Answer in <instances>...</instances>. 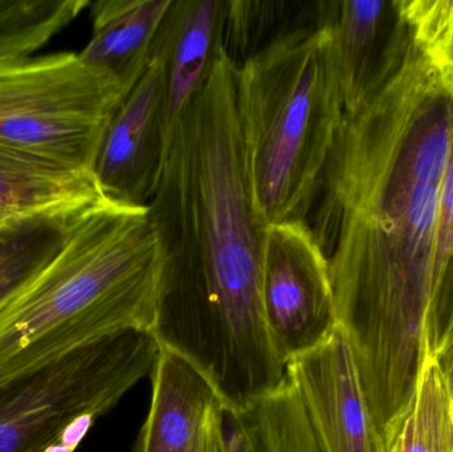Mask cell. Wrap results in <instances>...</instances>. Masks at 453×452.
Returning a JSON list of instances; mask_svg holds the SVG:
<instances>
[{
	"label": "cell",
	"mask_w": 453,
	"mask_h": 452,
	"mask_svg": "<svg viewBox=\"0 0 453 452\" xmlns=\"http://www.w3.org/2000/svg\"><path fill=\"white\" fill-rule=\"evenodd\" d=\"M452 129L453 81L409 31L388 79L359 111L343 113L314 199L311 227L329 263L337 328L383 440L409 410L428 358L434 236Z\"/></svg>",
	"instance_id": "obj_1"
},
{
	"label": "cell",
	"mask_w": 453,
	"mask_h": 452,
	"mask_svg": "<svg viewBox=\"0 0 453 452\" xmlns=\"http://www.w3.org/2000/svg\"><path fill=\"white\" fill-rule=\"evenodd\" d=\"M223 50L175 127L149 204L164 251L151 333L193 366L226 411L285 379L264 318L265 227L253 209L234 87Z\"/></svg>",
	"instance_id": "obj_2"
},
{
	"label": "cell",
	"mask_w": 453,
	"mask_h": 452,
	"mask_svg": "<svg viewBox=\"0 0 453 452\" xmlns=\"http://www.w3.org/2000/svg\"><path fill=\"white\" fill-rule=\"evenodd\" d=\"M164 268L150 209L96 199L0 303V385L130 329L151 332Z\"/></svg>",
	"instance_id": "obj_3"
},
{
	"label": "cell",
	"mask_w": 453,
	"mask_h": 452,
	"mask_svg": "<svg viewBox=\"0 0 453 452\" xmlns=\"http://www.w3.org/2000/svg\"><path fill=\"white\" fill-rule=\"evenodd\" d=\"M234 87L258 222H308L345 113L329 27L282 34L236 66Z\"/></svg>",
	"instance_id": "obj_4"
},
{
	"label": "cell",
	"mask_w": 453,
	"mask_h": 452,
	"mask_svg": "<svg viewBox=\"0 0 453 452\" xmlns=\"http://www.w3.org/2000/svg\"><path fill=\"white\" fill-rule=\"evenodd\" d=\"M161 347L130 329L0 385V452H76L93 425L156 369Z\"/></svg>",
	"instance_id": "obj_5"
},
{
	"label": "cell",
	"mask_w": 453,
	"mask_h": 452,
	"mask_svg": "<svg viewBox=\"0 0 453 452\" xmlns=\"http://www.w3.org/2000/svg\"><path fill=\"white\" fill-rule=\"evenodd\" d=\"M119 82L65 52L0 66V146L92 175Z\"/></svg>",
	"instance_id": "obj_6"
},
{
	"label": "cell",
	"mask_w": 453,
	"mask_h": 452,
	"mask_svg": "<svg viewBox=\"0 0 453 452\" xmlns=\"http://www.w3.org/2000/svg\"><path fill=\"white\" fill-rule=\"evenodd\" d=\"M261 303L269 340L285 368L337 329L329 263L309 222L265 228Z\"/></svg>",
	"instance_id": "obj_7"
},
{
	"label": "cell",
	"mask_w": 453,
	"mask_h": 452,
	"mask_svg": "<svg viewBox=\"0 0 453 452\" xmlns=\"http://www.w3.org/2000/svg\"><path fill=\"white\" fill-rule=\"evenodd\" d=\"M170 145L164 65L150 55L101 140L92 170L101 195L127 206H149L164 177Z\"/></svg>",
	"instance_id": "obj_8"
},
{
	"label": "cell",
	"mask_w": 453,
	"mask_h": 452,
	"mask_svg": "<svg viewBox=\"0 0 453 452\" xmlns=\"http://www.w3.org/2000/svg\"><path fill=\"white\" fill-rule=\"evenodd\" d=\"M285 376L325 451L386 452L340 329L316 349L290 361Z\"/></svg>",
	"instance_id": "obj_9"
},
{
	"label": "cell",
	"mask_w": 453,
	"mask_h": 452,
	"mask_svg": "<svg viewBox=\"0 0 453 452\" xmlns=\"http://www.w3.org/2000/svg\"><path fill=\"white\" fill-rule=\"evenodd\" d=\"M319 23L332 34L345 113H356L388 79L409 37L396 0L319 2Z\"/></svg>",
	"instance_id": "obj_10"
},
{
	"label": "cell",
	"mask_w": 453,
	"mask_h": 452,
	"mask_svg": "<svg viewBox=\"0 0 453 452\" xmlns=\"http://www.w3.org/2000/svg\"><path fill=\"white\" fill-rule=\"evenodd\" d=\"M228 2L173 0L150 55L164 65L170 135L222 55Z\"/></svg>",
	"instance_id": "obj_11"
},
{
	"label": "cell",
	"mask_w": 453,
	"mask_h": 452,
	"mask_svg": "<svg viewBox=\"0 0 453 452\" xmlns=\"http://www.w3.org/2000/svg\"><path fill=\"white\" fill-rule=\"evenodd\" d=\"M150 379V406L133 452H191L204 417L222 405L217 393L193 366L164 349Z\"/></svg>",
	"instance_id": "obj_12"
},
{
	"label": "cell",
	"mask_w": 453,
	"mask_h": 452,
	"mask_svg": "<svg viewBox=\"0 0 453 452\" xmlns=\"http://www.w3.org/2000/svg\"><path fill=\"white\" fill-rule=\"evenodd\" d=\"M173 0H98L92 4L93 34L79 53L88 65L113 77L124 93L148 65Z\"/></svg>",
	"instance_id": "obj_13"
},
{
	"label": "cell",
	"mask_w": 453,
	"mask_h": 452,
	"mask_svg": "<svg viewBox=\"0 0 453 452\" xmlns=\"http://www.w3.org/2000/svg\"><path fill=\"white\" fill-rule=\"evenodd\" d=\"M100 196L92 175L0 146V226Z\"/></svg>",
	"instance_id": "obj_14"
},
{
	"label": "cell",
	"mask_w": 453,
	"mask_h": 452,
	"mask_svg": "<svg viewBox=\"0 0 453 452\" xmlns=\"http://www.w3.org/2000/svg\"><path fill=\"white\" fill-rule=\"evenodd\" d=\"M223 429L226 452H326L287 376L242 410H225Z\"/></svg>",
	"instance_id": "obj_15"
},
{
	"label": "cell",
	"mask_w": 453,
	"mask_h": 452,
	"mask_svg": "<svg viewBox=\"0 0 453 452\" xmlns=\"http://www.w3.org/2000/svg\"><path fill=\"white\" fill-rule=\"evenodd\" d=\"M90 203L0 226V303L58 254L72 223Z\"/></svg>",
	"instance_id": "obj_16"
},
{
	"label": "cell",
	"mask_w": 453,
	"mask_h": 452,
	"mask_svg": "<svg viewBox=\"0 0 453 452\" xmlns=\"http://www.w3.org/2000/svg\"><path fill=\"white\" fill-rule=\"evenodd\" d=\"M314 26H319V2L231 0L223 48L239 66L287 32Z\"/></svg>",
	"instance_id": "obj_17"
},
{
	"label": "cell",
	"mask_w": 453,
	"mask_h": 452,
	"mask_svg": "<svg viewBox=\"0 0 453 452\" xmlns=\"http://www.w3.org/2000/svg\"><path fill=\"white\" fill-rule=\"evenodd\" d=\"M386 452H453L451 408L434 357L426 360L414 400L386 442Z\"/></svg>",
	"instance_id": "obj_18"
},
{
	"label": "cell",
	"mask_w": 453,
	"mask_h": 452,
	"mask_svg": "<svg viewBox=\"0 0 453 452\" xmlns=\"http://www.w3.org/2000/svg\"><path fill=\"white\" fill-rule=\"evenodd\" d=\"M88 5V0H0V66L31 57Z\"/></svg>",
	"instance_id": "obj_19"
},
{
	"label": "cell",
	"mask_w": 453,
	"mask_h": 452,
	"mask_svg": "<svg viewBox=\"0 0 453 452\" xmlns=\"http://www.w3.org/2000/svg\"><path fill=\"white\" fill-rule=\"evenodd\" d=\"M453 324V129L441 178L434 236L433 281L426 326L428 357Z\"/></svg>",
	"instance_id": "obj_20"
},
{
	"label": "cell",
	"mask_w": 453,
	"mask_h": 452,
	"mask_svg": "<svg viewBox=\"0 0 453 452\" xmlns=\"http://www.w3.org/2000/svg\"><path fill=\"white\" fill-rule=\"evenodd\" d=\"M420 52L453 81V0H396Z\"/></svg>",
	"instance_id": "obj_21"
},
{
	"label": "cell",
	"mask_w": 453,
	"mask_h": 452,
	"mask_svg": "<svg viewBox=\"0 0 453 452\" xmlns=\"http://www.w3.org/2000/svg\"><path fill=\"white\" fill-rule=\"evenodd\" d=\"M223 417V405L214 406L206 414L199 426L191 452H226Z\"/></svg>",
	"instance_id": "obj_22"
},
{
	"label": "cell",
	"mask_w": 453,
	"mask_h": 452,
	"mask_svg": "<svg viewBox=\"0 0 453 452\" xmlns=\"http://www.w3.org/2000/svg\"><path fill=\"white\" fill-rule=\"evenodd\" d=\"M433 357L435 360L436 365H438L439 372H441L444 387H446L453 421V324L449 332H447L446 336H444V339L441 340L439 347L436 348Z\"/></svg>",
	"instance_id": "obj_23"
}]
</instances>
